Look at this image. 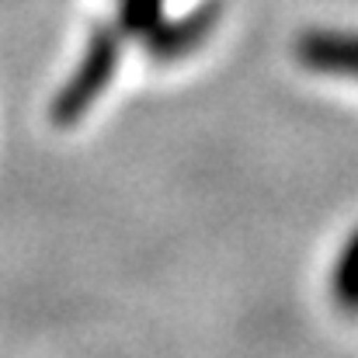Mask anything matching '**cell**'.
<instances>
[{
	"instance_id": "obj_2",
	"label": "cell",
	"mask_w": 358,
	"mask_h": 358,
	"mask_svg": "<svg viewBox=\"0 0 358 358\" xmlns=\"http://www.w3.org/2000/svg\"><path fill=\"white\" fill-rule=\"evenodd\" d=\"M299 56L313 70L358 73V38L352 35H310L299 42Z\"/></svg>"
},
{
	"instance_id": "obj_1",
	"label": "cell",
	"mask_w": 358,
	"mask_h": 358,
	"mask_svg": "<svg viewBox=\"0 0 358 358\" xmlns=\"http://www.w3.org/2000/svg\"><path fill=\"white\" fill-rule=\"evenodd\" d=\"M115 63H119V35L105 28V31H98L91 38L84 63L77 66V73L70 77V84L63 87V94L56 98L52 119L59 122V125H70V122L80 119L94 105V98L108 87V80L115 73Z\"/></svg>"
},
{
	"instance_id": "obj_3",
	"label": "cell",
	"mask_w": 358,
	"mask_h": 358,
	"mask_svg": "<svg viewBox=\"0 0 358 358\" xmlns=\"http://www.w3.org/2000/svg\"><path fill=\"white\" fill-rule=\"evenodd\" d=\"M338 299L348 310H358V237L348 243L341 268H338Z\"/></svg>"
}]
</instances>
